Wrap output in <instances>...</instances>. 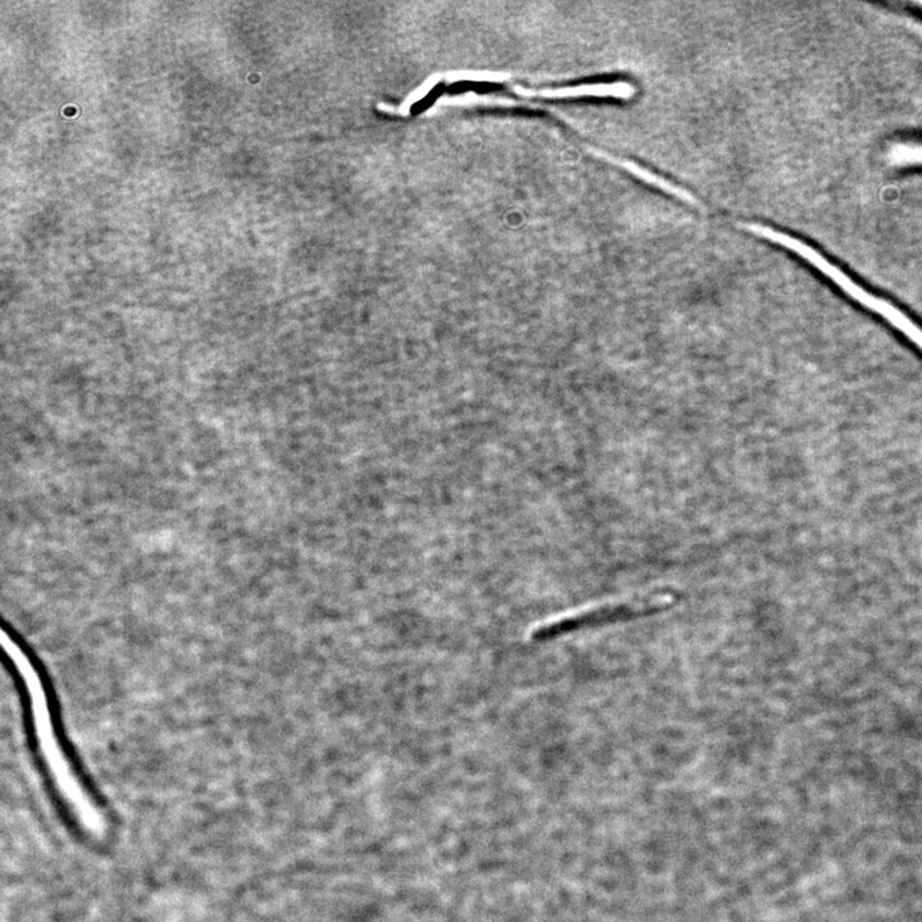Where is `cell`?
Wrapping results in <instances>:
<instances>
[{"label": "cell", "mask_w": 922, "mask_h": 922, "mask_svg": "<svg viewBox=\"0 0 922 922\" xmlns=\"http://www.w3.org/2000/svg\"><path fill=\"white\" fill-rule=\"evenodd\" d=\"M675 598L667 592L648 593L643 597L631 598L593 608H586L573 615L544 624L532 634L534 642H546L569 631L598 627L601 624L616 623L662 612L674 604Z\"/></svg>", "instance_id": "6da1fadb"}, {"label": "cell", "mask_w": 922, "mask_h": 922, "mask_svg": "<svg viewBox=\"0 0 922 922\" xmlns=\"http://www.w3.org/2000/svg\"><path fill=\"white\" fill-rule=\"evenodd\" d=\"M587 150L590 151L591 155H593L594 157L602 159V161H606L616 167H619V169L624 171H628L630 174H634V176L638 180L643 181V183L656 187L659 188V190H662L666 194L674 196V198L687 202V205H691L697 209L703 210L701 201L697 199L693 194L685 190V188L674 185L673 183H671L669 180H665L662 176H659V174H655L648 169H643V167H641L640 164L628 161V159L615 157L613 155H610V152L602 151L597 148L587 147Z\"/></svg>", "instance_id": "3957f363"}, {"label": "cell", "mask_w": 922, "mask_h": 922, "mask_svg": "<svg viewBox=\"0 0 922 922\" xmlns=\"http://www.w3.org/2000/svg\"><path fill=\"white\" fill-rule=\"evenodd\" d=\"M922 5V4H921Z\"/></svg>", "instance_id": "277c9868"}, {"label": "cell", "mask_w": 922, "mask_h": 922, "mask_svg": "<svg viewBox=\"0 0 922 922\" xmlns=\"http://www.w3.org/2000/svg\"><path fill=\"white\" fill-rule=\"evenodd\" d=\"M514 91L526 98L571 99V98H615L629 100L636 96V87L627 82L612 84H585L577 86L556 87V89H527L515 86Z\"/></svg>", "instance_id": "7a4b0ae2"}]
</instances>
